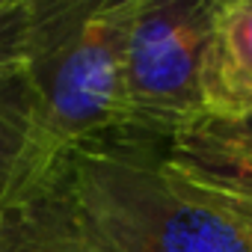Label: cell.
I'll list each match as a JSON object with an SVG mask.
<instances>
[{"mask_svg":"<svg viewBox=\"0 0 252 252\" xmlns=\"http://www.w3.org/2000/svg\"><path fill=\"white\" fill-rule=\"evenodd\" d=\"M237 128H240V131H243L246 137H252V119H246V122H240V125H237Z\"/></svg>","mask_w":252,"mask_h":252,"instance_id":"9c48e42d","label":"cell"},{"mask_svg":"<svg viewBox=\"0 0 252 252\" xmlns=\"http://www.w3.org/2000/svg\"><path fill=\"white\" fill-rule=\"evenodd\" d=\"M30 21H33V0H0V65L24 60Z\"/></svg>","mask_w":252,"mask_h":252,"instance_id":"ba28073f","label":"cell"},{"mask_svg":"<svg viewBox=\"0 0 252 252\" xmlns=\"http://www.w3.org/2000/svg\"><path fill=\"white\" fill-rule=\"evenodd\" d=\"M0 252H92L36 202L0 214Z\"/></svg>","mask_w":252,"mask_h":252,"instance_id":"52a82bcc","label":"cell"},{"mask_svg":"<svg viewBox=\"0 0 252 252\" xmlns=\"http://www.w3.org/2000/svg\"><path fill=\"white\" fill-rule=\"evenodd\" d=\"M199 89L208 119L228 125L252 119V0H217Z\"/></svg>","mask_w":252,"mask_h":252,"instance_id":"8992f818","label":"cell"},{"mask_svg":"<svg viewBox=\"0 0 252 252\" xmlns=\"http://www.w3.org/2000/svg\"><path fill=\"white\" fill-rule=\"evenodd\" d=\"M30 202L92 252H252L220 211L166 175L160 158L122 143L65 152Z\"/></svg>","mask_w":252,"mask_h":252,"instance_id":"6da1fadb","label":"cell"},{"mask_svg":"<svg viewBox=\"0 0 252 252\" xmlns=\"http://www.w3.org/2000/svg\"><path fill=\"white\" fill-rule=\"evenodd\" d=\"M137 0H33L24 74L39 131L60 160L122 125V63Z\"/></svg>","mask_w":252,"mask_h":252,"instance_id":"7a4b0ae2","label":"cell"},{"mask_svg":"<svg viewBox=\"0 0 252 252\" xmlns=\"http://www.w3.org/2000/svg\"><path fill=\"white\" fill-rule=\"evenodd\" d=\"M217 0H137L122 63L119 134L169 140L205 116L199 74Z\"/></svg>","mask_w":252,"mask_h":252,"instance_id":"3957f363","label":"cell"},{"mask_svg":"<svg viewBox=\"0 0 252 252\" xmlns=\"http://www.w3.org/2000/svg\"><path fill=\"white\" fill-rule=\"evenodd\" d=\"M166 175L220 211L252 246V137L202 116L166 140Z\"/></svg>","mask_w":252,"mask_h":252,"instance_id":"277c9868","label":"cell"},{"mask_svg":"<svg viewBox=\"0 0 252 252\" xmlns=\"http://www.w3.org/2000/svg\"><path fill=\"white\" fill-rule=\"evenodd\" d=\"M57 158L48 152L24 60L0 65V214L39 196Z\"/></svg>","mask_w":252,"mask_h":252,"instance_id":"5b68a950","label":"cell"}]
</instances>
